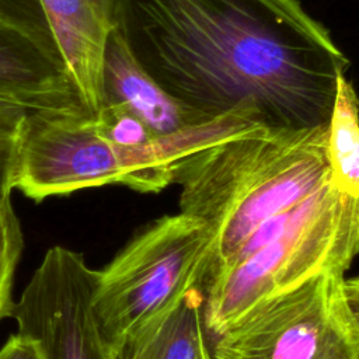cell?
<instances>
[{
    "mask_svg": "<svg viewBox=\"0 0 359 359\" xmlns=\"http://www.w3.org/2000/svg\"><path fill=\"white\" fill-rule=\"evenodd\" d=\"M114 29L182 109L327 126L349 59L299 0H114Z\"/></svg>",
    "mask_w": 359,
    "mask_h": 359,
    "instance_id": "1",
    "label": "cell"
},
{
    "mask_svg": "<svg viewBox=\"0 0 359 359\" xmlns=\"http://www.w3.org/2000/svg\"><path fill=\"white\" fill-rule=\"evenodd\" d=\"M327 132L328 125H259L219 140L178 165L174 182L181 187L180 212L202 220L215 238L203 279L264 220L304 201L330 180Z\"/></svg>",
    "mask_w": 359,
    "mask_h": 359,
    "instance_id": "2",
    "label": "cell"
},
{
    "mask_svg": "<svg viewBox=\"0 0 359 359\" xmlns=\"http://www.w3.org/2000/svg\"><path fill=\"white\" fill-rule=\"evenodd\" d=\"M359 252V199L334 184L321 205L250 257L203 282V324L213 337L259 303L324 273L342 272Z\"/></svg>",
    "mask_w": 359,
    "mask_h": 359,
    "instance_id": "3",
    "label": "cell"
},
{
    "mask_svg": "<svg viewBox=\"0 0 359 359\" xmlns=\"http://www.w3.org/2000/svg\"><path fill=\"white\" fill-rule=\"evenodd\" d=\"M213 243L202 220L182 212L165 215L97 271L93 313L116 358L142 327L202 287Z\"/></svg>",
    "mask_w": 359,
    "mask_h": 359,
    "instance_id": "4",
    "label": "cell"
},
{
    "mask_svg": "<svg viewBox=\"0 0 359 359\" xmlns=\"http://www.w3.org/2000/svg\"><path fill=\"white\" fill-rule=\"evenodd\" d=\"M342 272L268 299L215 337L212 359H359Z\"/></svg>",
    "mask_w": 359,
    "mask_h": 359,
    "instance_id": "5",
    "label": "cell"
},
{
    "mask_svg": "<svg viewBox=\"0 0 359 359\" xmlns=\"http://www.w3.org/2000/svg\"><path fill=\"white\" fill-rule=\"evenodd\" d=\"M136 147H121L98 129L95 116L27 112L13 187L36 202L86 188L132 187Z\"/></svg>",
    "mask_w": 359,
    "mask_h": 359,
    "instance_id": "6",
    "label": "cell"
},
{
    "mask_svg": "<svg viewBox=\"0 0 359 359\" xmlns=\"http://www.w3.org/2000/svg\"><path fill=\"white\" fill-rule=\"evenodd\" d=\"M95 276L80 252L55 245L14 302L10 317L45 359H118L93 313Z\"/></svg>",
    "mask_w": 359,
    "mask_h": 359,
    "instance_id": "7",
    "label": "cell"
},
{
    "mask_svg": "<svg viewBox=\"0 0 359 359\" xmlns=\"http://www.w3.org/2000/svg\"><path fill=\"white\" fill-rule=\"evenodd\" d=\"M0 101L28 112L93 115L39 0H0Z\"/></svg>",
    "mask_w": 359,
    "mask_h": 359,
    "instance_id": "8",
    "label": "cell"
},
{
    "mask_svg": "<svg viewBox=\"0 0 359 359\" xmlns=\"http://www.w3.org/2000/svg\"><path fill=\"white\" fill-rule=\"evenodd\" d=\"M88 111L100 108L102 59L114 29V0H39Z\"/></svg>",
    "mask_w": 359,
    "mask_h": 359,
    "instance_id": "9",
    "label": "cell"
},
{
    "mask_svg": "<svg viewBox=\"0 0 359 359\" xmlns=\"http://www.w3.org/2000/svg\"><path fill=\"white\" fill-rule=\"evenodd\" d=\"M100 107H119L132 112L154 136L205 122L182 109L144 73L115 29L104 50Z\"/></svg>",
    "mask_w": 359,
    "mask_h": 359,
    "instance_id": "10",
    "label": "cell"
},
{
    "mask_svg": "<svg viewBox=\"0 0 359 359\" xmlns=\"http://www.w3.org/2000/svg\"><path fill=\"white\" fill-rule=\"evenodd\" d=\"M202 287L142 327L118 359H212L202 316Z\"/></svg>",
    "mask_w": 359,
    "mask_h": 359,
    "instance_id": "11",
    "label": "cell"
},
{
    "mask_svg": "<svg viewBox=\"0 0 359 359\" xmlns=\"http://www.w3.org/2000/svg\"><path fill=\"white\" fill-rule=\"evenodd\" d=\"M330 181L342 194L359 199V97L341 76L327 132Z\"/></svg>",
    "mask_w": 359,
    "mask_h": 359,
    "instance_id": "12",
    "label": "cell"
},
{
    "mask_svg": "<svg viewBox=\"0 0 359 359\" xmlns=\"http://www.w3.org/2000/svg\"><path fill=\"white\" fill-rule=\"evenodd\" d=\"M24 248L20 220L11 195L0 198V320L10 317L14 306L13 285L15 268Z\"/></svg>",
    "mask_w": 359,
    "mask_h": 359,
    "instance_id": "13",
    "label": "cell"
},
{
    "mask_svg": "<svg viewBox=\"0 0 359 359\" xmlns=\"http://www.w3.org/2000/svg\"><path fill=\"white\" fill-rule=\"evenodd\" d=\"M27 112L18 105L0 101V198L11 195L14 189V170Z\"/></svg>",
    "mask_w": 359,
    "mask_h": 359,
    "instance_id": "14",
    "label": "cell"
},
{
    "mask_svg": "<svg viewBox=\"0 0 359 359\" xmlns=\"http://www.w3.org/2000/svg\"><path fill=\"white\" fill-rule=\"evenodd\" d=\"M95 123L108 140L121 147L142 146L156 137L137 116L119 107H100Z\"/></svg>",
    "mask_w": 359,
    "mask_h": 359,
    "instance_id": "15",
    "label": "cell"
},
{
    "mask_svg": "<svg viewBox=\"0 0 359 359\" xmlns=\"http://www.w3.org/2000/svg\"><path fill=\"white\" fill-rule=\"evenodd\" d=\"M0 359H45V356L34 338L17 332L0 348Z\"/></svg>",
    "mask_w": 359,
    "mask_h": 359,
    "instance_id": "16",
    "label": "cell"
},
{
    "mask_svg": "<svg viewBox=\"0 0 359 359\" xmlns=\"http://www.w3.org/2000/svg\"><path fill=\"white\" fill-rule=\"evenodd\" d=\"M344 294L349 311L359 327V275L344 279Z\"/></svg>",
    "mask_w": 359,
    "mask_h": 359,
    "instance_id": "17",
    "label": "cell"
}]
</instances>
